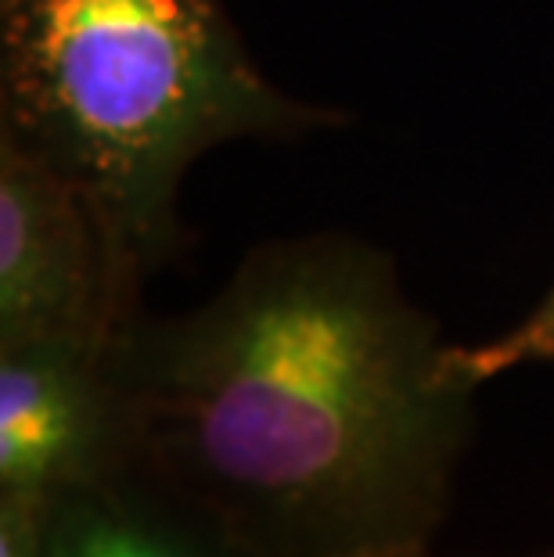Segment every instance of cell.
Masks as SVG:
<instances>
[{
    "label": "cell",
    "instance_id": "cell-1",
    "mask_svg": "<svg viewBox=\"0 0 554 557\" xmlns=\"http://www.w3.org/2000/svg\"><path fill=\"white\" fill-rule=\"evenodd\" d=\"M393 256L349 234L253 248L206 302L109 342L130 457L263 557L429 547L476 388Z\"/></svg>",
    "mask_w": 554,
    "mask_h": 557
},
{
    "label": "cell",
    "instance_id": "cell-2",
    "mask_svg": "<svg viewBox=\"0 0 554 557\" xmlns=\"http://www.w3.org/2000/svg\"><path fill=\"white\" fill-rule=\"evenodd\" d=\"M332 123L263 76L223 0H0V134L84 187L145 277L181 252L209 148Z\"/></svg>",
    "mask_w": 554,
    "mask_h": 557
},
{
    "label": "cell",
    "instance_id": "cell-3",
    "mask_svg": "<svg viewBox=\"0 0 554 557\" xmlns=\"http://www.w3.org/2000/svg\"><path fill=\"white\" fill-rule=\"evenodd\" d=\"M140 270L76 181L0 134V346H109L140 313Z\"/></svg>",
    "mask_w": 554,
    "mask_h": 557
},
{
    "label": "cell",
    "instance_id": "cell-4",
    "mask_svg": "<svg viewBox=\"0 0 554 557\" xmlns=\"http://www.w3.org/2000/svg\"><path fill=\"white\" fill-rule=\"evenodd\" d=\"M130 460L109 346L76 338L0 346V490L58 493Z\"/></svg>",
    "mask_w": 554,
    "mask_h": 557
},
{
    "label": "cell",
    "instance_id": "cell-5",
    "mask_svg": "<svg viewBox=\"0 0 554 557\" xmlns=\"http://www.w3.org/2000/svg\"><path fill=\"white\" fill-rule=\"evenodd\" d=\"M44 557H263L156 471L130 460L109 475L47 493Z\"/></svg>",
    "mask_w": 554,
    "mask_h": 557
},
{
    "label": "cell",
    "instance_id": "cell-6",
    "mask_svg": "<svg viewBox=\"0 0 554 557\" xmlns=\"http://www.w3.org/2000/svg\"><path fill=\"white\" fill-rule=\"evenodd\" d=\"M529 363H554V284L512 331H504V335L490 342H479V346H457V342L446 346L451 374L468 388H476V393L493 377Z\"/></svg>",
    "mask_w": 554,
    "mask_h": 557
},
{
    "label": "cell",
    "instance_id": "cell-7",
    "mask_svg": "<svg viewBox=\"0 0 554 557\" xmlns=\"http://www.w3.org/2000/svg\"><path fill=\"white\" fill-rule=\"evenodd\" d=\"M47 554V493L0 490V557Z\"/></svg>",
    "mask_w": 554,
    "mask_h": 557
},
{
    "label": "cell",
    "instance_id": "cell-8",
    "mask_svg": "<svg viewBox=\"0 0 554 557\" xmlns=\"http://www.w3.org/2000/svg\"><path fill=\"white\" fill-rule=\"evenodd\" d=\"M360 557H435V554H432V543H429V547H396V550L360 554ZM540 557H554V554H540Z\"/></svg>",
    "mask_w": 554,
    "mask_h": 557
}]
</instances>
